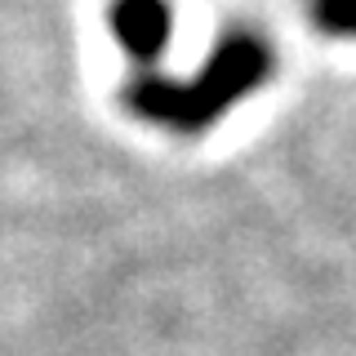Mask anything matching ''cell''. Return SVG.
Segmentation results:
<instances>
[{
  "instance_id": "obj_3",
  "label": "cell",
  "mask_w": 356,
  "mask_h": 356,
  "mask_svg": "<svg viewBox=\"0 0 356 356\" xmlns=\"http://www.w3.org/2000/svg\"><path fill=\"white\" fill-rule=\"evenodd\" d=\"M312 22L330 36H356V0H312Z\"/></svg>"
},
{
  "instance_id": "obj_1",
  "label": "cell",
  "mask_w": 356,
  "mask_h": 356,
  "mask_svg": "<svg viewBox=\"0 0 356 356\" xmlns=\"http://www.w3.org/2000/svg\"><path fill=\"white\" fill-rule=\"evenodd\" d=\"M272 76V44L254 31H227L214 54L200 63L192 81H170L156 67L134 72L125 89V107L138 120H152L174 134H200L227 116L232 103L254 94Z\"/></svg>"
},
{
  "instance_id": "obj_2",
  "label": "cell",
  "mask_w": 356,
  "mask_h": 356,
  "mask_svg": "<svg viewBox=\"0 0 356 356\" xmlns=\"http://www.w3.org/2000/svg\"><path fill=\"white\" fill-rule=\"evenodd\" d=\"M111 31H116L120 49L134 58V72H143V67H156V58L165 54L174 14L165 0H116L111 5Z\"/></svg>"
}]
</instances>
